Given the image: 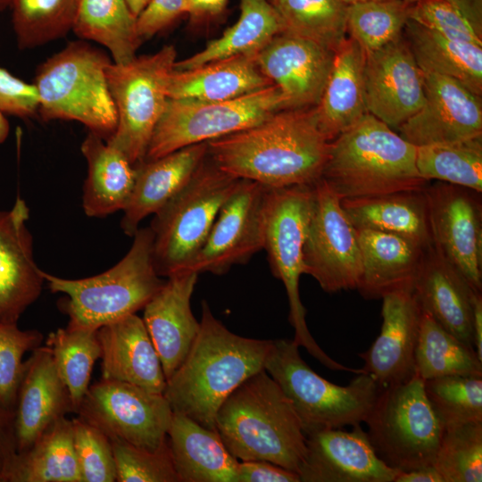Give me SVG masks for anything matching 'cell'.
Instances as JSON below:
<instances>
[{"mask_svg":"<svg viewBox=\"0 0 482 482\" xmlns=\"http://www.w3.org/2000/svg\"><path fill=\"white\" fill-rule=\"evenodd\" d=\"M229 0H188L187 13L195 19L220 13Z\"/></svg>","mask_w":482,"mask_h":482,"instance_id":"obj_54","label":"cell"},{"mask_svg":"<svg viewBox=\"0 0 482 482\" xmlns=\"http://www.w3.org/2000/svg\"><path fill=\"white\" fill-rule=\"evenodd\" d=\"M424 391L444 428L482 421V376L450 375L427 379Z\"/></svg>","mask_w":482,"mask_h":482,"instance_id":"obj_44","label":"cell"},{"mask_svg":"<svg viewBox=\"0 0 482 482\" xmlns=\"http://www.w3.org/2000/svg\"><path fill=\"white\" fill-rule=\"evenodd\" d=\"M364 100L367 112L398 129L425 101L424 76L402 37L365 54Z\"/></svg>","mask_w":482,"mask_h":482,"instance_id":"obj_18","label":"cell"},{"mask_svg":"<svg viewBox=\"0 0 482 482\" xmlns=\"http://www.w3.org/2000/svg\"><path fill=\"white\" fill-rule=\"evenodd\" d=\"M16 453L14 411L0 403V482H4V472Z\"/></svg>","mask_w":482,"mask_h":482,"instance_id":"obj_53","label":"cell"},{"mask_svg":"<svg viewBox=\"0 0 482 482\" xmlns=\"http://www.w3.org/2000/svg\"><path fill=\"white\" fill-rule=\"evenodd\" d=\"M473 340L474 349L482 361V294L475 293L473 297Z\"/></svg>","mask_w":482,"mask_h":482,"instance_id":"obj_57","label":"cell"},{"mask_svg":"<svg viewBox=\"0 0 482 482\" xmlns=\"http://www.w3.org/2000/svg\"><path fill=\"white\" fill-rule=\"evenodd\" d=\"M207 142L195 144L135 165V182L120 228L129 237L140 222L155 214L189 181L207 155Z\"/></svg>","mask_w":482,"mask_h":482,"instance_id":"obj_27","label":"cell"},{"mask_svg":"<svg viewBox=\"0 0 482 482\" xmlns=\"http://www.w3.org/2000/svg\"><path fill=\"white\" fill-rule=\"evenodd\" d=\"M455 5L464 16L482 32L481 0H447Z\"/></svg>","mask_w":482,"mask_h":482,"instance_id":"obj_56","label":"cell"},{"mask_svg":"<svg viewBox=\"0 0 482 482\" xmlns=\"http://www.w3.org/2000/svg\"><path fill=\"white\" fill-rule=\"evenodd\" d=\"M273 85L260 71L255 56L234 55L186 71H173L167 81L169 99L224 101Z\"/></svg>","mask_w":482,"mask_h":482,"instance_id":"obj_31","label":"cell"},{"mask_svg":"<svg viewBox=\"0 0 482 482\" xmlns=\"http://www.w3.org/2000/svg\"><path fill=\"white\" fill-rule=\"evenodd\" d=\"M333 58L330 49L286 32L277 35L255 55L260 71L286 97L287 109L318 104Z\"/></svg>","mask_w":482,"mask_h":482,"instance_id":"obj_20","label":"cell"},{"mask_svg":"<svg viewBox=\"0 0 482 482\" xmlns=\"http://www.w3.org/2000/svg\"><path fill=\"white\" fill-rule=\"evenodd\" d=\"M75 412L70 392L49 348L39 346L25 362L14 408L17 453L29 449L55 420Z\"/></svg>","mask_w":482,"mask_h":482,"instance_id":"obj_24","label":"cell"},{"mask_svg":"<svg viewBox=\"0 0 482 482\" xmlns=\"http://www.w3.org/2000/svg\"><path fill=\"white\" fill-rule=\"evenodd\" d=\"M416 148L367 112L330 142L321 179L340 199L422 190Z\"/></svg>","mask_w":482,"mask_h":482,"instance_id":"obj_4","label":"cell"},{"mask_svg":"<svg viewBox=\"0 0 482 482\" xmlns=\"http://www.w3.org/2000/svg\"><path fill=\"white\" fill-rule=\"evenodd\" d=\"M112 62L102 49L86 40L71 42L46 60L33 82L40 119L76 120L107 140L117 126L106 77Z\"/></svg>","mask_w":482,"mask_h":482,"instance_id":"obj_6","label":"cell"},{"mask_svg":"<svg viewBox=\"0 0 482 482\" xmlns=\"http://www.w3.org/2000/svg\"><path fill=\"white\" fill-rule=\"evenodd\" d=\"M364 422L374 452L389 468L407 472L434 465L444 428L417 374L381 388Z\"/></svg>","mask_w":482,"mask_h":482,"instance_id":"obj_10","label":"cell"},{"mask_svg":"<svg viewBox=\"0 0 482 482\" xmlns=\"http://www.w3.org/2000/svg\"><path fill=\"white\" fill-rule=\"evenodd\" d=\"M195 272L167 278L144 307L143 320L169 379L187 355L200 329L191 310V297L198 278Z\"/></svg>","mask_w":482,"mask_h":482,"instance_id":"obj_23","label":"cell"},{"mask_svg":"<svg viewBox=\"0 0 482 482\" xmlns=\"http://www.w3.org/2000/svg\"><path fill=\"white\" fill-rule=\"evenodd\" d=\"M187 4L188 0H150L137 18V33L141 43L187 13Z\"/></svg>","mask_w":482,"mask_h":482,"instance_id":"obj_51","label":"cell"},{"mask_svg":"<svg viewBox=\"0 0 482 482\" xmlns=\"http://www.w3.org/2000/svg\"><path fill=\"white\" fill-rule=\"evenodd\" d=\"M43 335L22 330L17 323H0V403L14 411L25 362L23 355L41 345Z\"/></svg>","mask_w":482,"mask_h":482,"instance_id":"obj_47","label":"cell"},{"mask_svg":"<svg viewBox=\"0 0 482 482\" xmlns=\"http://www.w3.org/2000/svg\"><path fill=\"white\" fill-rule=\"evenodd\" d=\"M10 131V124L4 113L0 110V144L7 138Z\"/></svg>","mask_w":482,"mask_h":482,"instance_id":"obj_59","label":"cell"},{"mask_svg":"<svg viewBox=\"0 0 482 482\" xmlns=\"http://www.w3.org/2000/svg\"><path fill=\"white\" fill-rule=\"evenodd\" d=\"M404 30L421 71L453 78L481 96L482 46L445 37L410 19Z\"/></svg>","mask_w":482,"mask_h":482,"instance_id":"obj_36","label":"cell"},{"mask_svg":"<svg viewBox=\"0 0 482 482\" xmlns=\"http://www.w3.org/2000/svg\"><path fill=\"white\" fill-rule=\"evenodd\" d=\"M475 293L479 292L433 245L426 250L413 285L416 300L423 312L472 347Z\"/></svg>","mask_w":482,"mask_h":482,"instance_id":"obj_26","label":"cell"},{"mask_svg":"<svg viewBox=\"0 0 482 482\" xmlns=\"http://www.w3.org/2000/svg\"><path fill=\"white\" fill-rule=\"evenodd\" d=\"M132 14L137 18L150 0H126Z\"/></svg>","mask_w":482,"mask_h":482,"instance_id":"obj_58","label":"cell"},{"mask_svg":"<svg viewBox=\"0 0 482 482\" xmlns=\"http://www.w3.org/2000/svg\"><path fill=\"white\" fill-rule=\"evenodd\" d=\"M276 0H272V2H275Z\"/></svg>","mask_w":482,"mask_h":482,"instance_id":"obj_63","label":"cell"},{"mask_svg":"<svg viewBox=\"0 0 482 482\" xmlns=\"http://www.w3.org/2000/svg\"><path fill=\"white\" fill-rule=\"evenodd\" d=\"M97 330L67 325L49 334V348L58 373L66 385L75 413L89 388L94 364L101 357Z\"/></svg>","mask_w":482,"mask_h":482,"instance_id":"obj_41","label":"cell"},{"mask_svg":"<svg viewBox=\"0 0 482 482\" xmlns=\"http://www.w3.org/2000/svg\"><path fill=\"white\" fill-rule=\"evenodd\" d=\"M167 437L179 482H238L239 461L216 430L173 412Z\"/></svg>","mask_w":482,"mask_h":482,"instance_id":"obj_29","label":"cell"},{"mask_svg":"<svg viewBox=\"0 0 482 482\" xmlns=\"http://www.w3.org/2000/svg\"><path fill=\"white\" fill-rule=\"evenodd\" d=\"M433 466L444 482H481L482 421L444 428Z\"/></svg>","mask_w":482,"mask_h":482,"instance_id":"obj_45","label":"cell"},{"mask_svg":"<svg viewBox=\"0 0 482 482\" xmlns=\"http://www.w3.org/2000/svg\"><path fill=\"white\" fill-rule=\"evenodd\" d=\"M289 339L271 340L264 370L291 403L304 435L364 422L382 387L366 373L345 386L318 375Z\"/></svg>","mask_w":482,"mask_h":482,"instance_id":"obj_7","label":"cell"},{"mask_svg":"<svg viewBox=\"0 0 482 482\" xmlns=\"http://www.w3.org/2000/svg\"><path fill=\"white\" fill-rule=\"evenodd\" d=\"M72 31L104 46L116 63L135 58L141 45L137 18L126 0H79Z\"/></svg>","mask_w":482,"mask_h":482,"instance_id":"obj_37","label":"cell"},{"mask_svg":"<svg viewBox=\"0 0 482 482\" xmlns=\"http://www.w3.org/2000/svg\"><path fill=\"white\" fill-rule=\"evenodd\" d=\"M314 202L313 185L266 188L263 213V249L273 276L286 289L289 303V322L295 329L294 341L325 367L336 371L358 374L360 369L345 366L329 357L309 331L299 291L303 274V246Z\"/></svg>","mask_w":482,"mask_h":482,"instance_id":"obj_9","label":"cell"},{"mask_svg":"<svg viewBox=\"0 0 482 482\" xmlns=\"http://www.w3.org/2000/svg\"><path fill=\"white\" fill-rule=\"evenodd\" d=\"M362 275L357 290L365 299H381L394 291L413 290L428 248L392 233L357 229Z\"/></svg>","mask_w":482,"mask_h":482,"instance_id":"obj_28","label":"cell"},{"mask_svg":"<svg viewBox=\"0 0 482 482\" xmlns=\"http://www.w3.org/2000/svg\"><path fill=\"white\" fill-rule=\"evenodd\" d=\"M18 0H0V12L6 11L13 6Z\"/></svg>","mask_w":482,"mask_h":482,"instance_id":"obj_60","label":"cell"},{"mask_svg":"<svg viewBox=\"0 0 482 482\" xmlns=\"http://www.w3.org/2000/svg\"><path fill=\"white\" fill-rule=\"evenodd\" d=\"M415 374L423 380L450 375L482 376L474 347L445 330L422 312L414 354Z\"/></svg>","mask_w":482,"mask_h":482,"instance_id":"obj_38","label":"cell"},{"mask_svg":"<svg viewBox=\"0 0 482 482\" xmlns=\"http://www.w3.org/2000/svg\"><path fill=\"white\" fill-rule=\"evenodd\" d=\"M118 482H179L168 437L155 450L110 439Z\"/></svg>","mask_w":482,"mask_h":482,"instance_id":"obj_46","label":"cell"},{"mask_svg":"<svg viewBox=\"0 0 482 482\" xmlns=\"http://www.w3.org/2000/svg\"><path fill=\"white\" fill-rule=\"evenodd\" d=\"M284 109L286 97L275 85L224 101L168 98L143 161L236 133Z\"/></svg>","mask_w":482,"mask_h":482,"instance_id":"obj_12","label":"cell"},{"mask_svg":"<svg viewBox=\"0 0 482 482\" xmlns=\"http://www.w3.org/2000/svg\"><path fill=\"white\" fill-rule=\"evenodd\" d=\"M3 478L4 482H82L72 421L58 419L29 449L16 453Z\"/></svg>","mask_w":482,"mask_h":482,"instance_id":"obj_34","label":"cell"},{"mask_svg":"<svg viewBox=\"0 0 482 482\" xmlns=\"http://www.w3.org/2000/svg\"><path fill=\"white\" fill-rule=\"evenodd\" d=\"M381 299L380 333L370 348L358 355L364 362L363 371L383 388L415 375L414 354L422 311L413 290L394 291Z\"/></svg>","mask_w":482,"mask_h":482,"instance_id":"obj_22","label":"cell"},{"mask_svg":"<svg viewBox=\"0 0 482 482\" xmlns=\"http://www.w3.org/2000/svg\"><path fill=\"white\" fill-rule=\"evenodd\" d=\"M207 145L208 156L220 170L271 189L319 181L330 141L318 126L313 106L278 111Z\"/></svg>","mask_w":482,"mask_h":482,"instance_id":"obj_1","label":"cell"},{"mask_svg":"<svg viewBox=\"0 0 482 482\" xmlns=\"http://www.w3.org/2000/svg\"><path fill=\"white\" fill-rule=\"evenodd\" d=\"M240 179L220 170L207 154L187 185L154 214L150 229L160 277L181 273L195 258Z\"/></svg>","mask_w":482,"mask_h":482,"instance_id":"obj_8","label":"cell"},{"mask_svg":"<svg viewBox=\"0 0 482 482\" xmlns=\"http://www.w3.org/2000/svg\"><path fill=\"white\" fill-rule=\"evenodd\" d=\"M76 413L110 439L148 450L166 439L173 415L163 394L102 378L89 386Z\"/></svg>","mask_w":482,"mask_h":482,"instance_id":"obj_13","label":"cell"},{"mask_svg":"<svg viewBox=\"0 0 482 482\" xmlns=\"http://www.w3.org/2000/svg\"><path fill=\"white\" fill-rule=\"evenodd\" d=\"M394 482H444V479L434 466H428L407 472H398Z\"/></svg>","mask_w":482,"mask_h":482,"instance_id":"obj_55","label":"cell"},{"mask_svg":"<svg viewBox=\"0 0 482 482\" xmlns=\"http://www.w3.org/2000/svg\"><path fill=\"white\" fill-rule=\"evenodd\" d=\"M433 246L482 291L481 193L442 181L425 187Z\"/></svg>","mask_w":482,"mask_h":482,"instance_id":"obj_15","label":"cell"},{"mask_svg":"<svg viewBox=\"0 0 482 482\" xmlns=\"http://www.w3.org/2000/svg\"><path fill=\"white\" fill-rule=\"evenodd\" d=\"M133 237L126 255L101 274L69 279L42 271L49 289L66 295L59 306L69 326L97 330L144 309L163 286L154 264L150 227L138 229Z\"/></svg>","mask_w":482,"mask_h":482,"instance_id":"obj_5","label":"cell"},{"mask_svg":"<svg viewBox=\"0 0 482 482\" xmlns=\"http://www.w3.org/2000/svg\"><path fill=\"white\" fill-rule=\"evenodd\" d=\"M71 421L82 482L116 481V466L110 438L79 416Z\"/></svg>","mask_w":482,"mask_h":482,"instance_id":"obj_48","label":"cell"},{"mask_svg":"<svg viewBox=\"0 0 482 482\" xmlns=\"http://www.w3.org/2000/svg\"><path fill=\"white\" fill-rule=\"evenodd\" d=\"M416 168L426 180L436 179L482 192V137L417 146Z\"/></svg>","mask_w":482,"mask_h":482,"instance_id":"obj_40","label":"cell"},{"mask_svg":"<svg viewBox=\"0 0 482 482\" xmlns=\"http://www.w3.org/2000/svg\"><path fill=\"white\" fill-rule=\"evenodd\" d=\"M305 437L300 482H394L398 473L377 456L361 424L351 431L324 429Z\"/></svg>","mask_w":482,"mask_h":482,"instance_id":"obj_19","label":"cell"},{"mask_svg":"<svg viewBox=\"0 0 482 482\" xmlns=\"http://www.w3.org/2000/svg\"><path fill=\"white\" fill-rule=\"evenodd\" d=\"M314 202L303 246V274L327 293L356 289L362 275L357 229L341 199L320 179L313 185Z\"/></svg>","mask_w":482,"mask_h":482,"instance_id":"obj_14","label":"cell"},{"mask_svg":"<svg viewBox=\"0 0 482 482\" xmlns=\"http://www.w3.org/2000/svg\"><path fill=\"white\" fill-rule=\"evenodd\" d=\"M177 61L176 48L136 56L107 67L109 90L117 113L114 133L106 142L120 150L132 164L142 162L168 100L166 87Z\"/></svg>","mask_w":482,"mask_h":482,"instance_id":"obj_11","label":"cell"},{"mask_svg":"<svg viewBox=\"0 0 482 482\" xmlns=\"http://www.w3.org/2000/svg\"><path fill=\"white\" fill-rule=\"evenodd\" d=\"M409 19L445 37L482 46V32L447 0H418L410 4Z\"/></svg>","mask_w":482,"mask_h":482,"instance_id":"obj_49","label":"cell"},{"mask_svg":"<svg viewBox=\"0 0 482 482\" xmlns=\"http://www.w3.org/2000/svg\"><path fill=\"white\" fill-rule=\"evenodd\" d=\"M272 4L280 17L282 32L333 52L346 38L348 4L343 0H276Z\"/></svg>","mask_w":482,"mask_h":482,"instance_id":"obj_39","label":"cell"},{"mask_svg":"<svg viewBox=\"0 0 482 482\" xmlns=\"http://www.w3.org/2000/svg\"><path fill=\"white\" fill-rule=\"evenodd\" d=\"M271 340L229 330L202 302L199 332L183 362L167 379L163 395L173 412L216 430V413L245 380L264 369Z\"/></svg>","mask_w":482,"mask_h":482,"instance_id":"obj_2","label":"cell"},{"mask_svg":"<svg viewBox=\"0 0 482 482\" xmlns=\"http://www.w3.org/2000/svg\"><path fill=\"white\" fill-rule=\"evenodd\" d=\"M346 4H355V3H361V2H365V1H370V0H343Z\"/></svg>","mask_w":482,"mask_h":482,"instance_id":"obj_61","label":"cell"},{"mask_svg":"<svg viewBox=\"0 0 482 482\" xmlns=\"http://www.w3.org/2000/svg\"><path fill=\"white\" fill-rule=\"evenodd\" d=\"M410 4L403 0H370L349 4L347 33L365 54L402 37Z\"/></svg>","mask_w":482,"mask_h":482,"instance_id":"obj_43","label":"cell"},{"mask_svg":"<svg viewBox=\"0 0 482 482\" xmlns=\"http://www.w3.org/2000/svg\"><path fill=\"white\" fill-rule=\"evenodd\" d=\"M215 428L238 461H267L298 474L306 437L291 403L264 369L225 399Z\"/></svg>","mask_w":482,"mask_h":482,"instance_id":"obj_3","label":"cell"},{"mask_svg":"<svg viewBox=\"0 0 482 482\" xmlns=\"http://www.w3.org/2000/svg\"><path fill=\"white\" fill-rule=\"evenodd\" d=\"M422 72L424 104L398 134L415 146L482 137L481 96L453 78Z\"/></svg>","mask_w":482,"mask_h":482,"instance_id":"obj_17","label":"cell"},{"mask_svg":"<svg viewBox=\"0 0 482 482\" xmlns=\"http://www.w3.org/2000/svg\"><path fill=\"white\" fill-rule=\"evenodd\" d=\"M29 219V209L20 196L11 209L0 210V323H18L45 282L34 260Z\"/></svg>","mask_w":482,"mask_h":482,"instance_id":"obj_21","label":"cell"},{"mask_svg":"<svg viewBox=\"0 0 482 482\" xmlns=\"http://www.w3.org/2000/svg\"><path fill=\"white\" fill-rule=\"evenodd\" d=\"M403 1L408 4H411L415 3L418 0H403Z\"/></svg>","mask_w":482,"mask_h":482,"instance_id":"obj_62","label":"cell"},{"mask_svg":"<svg viewBox=\"0 0 482 482\" xmlns=\"http://www.w3.org/2000/svg\"><path fill=\"white\" fill-rule=\"evenodd\" d=\"M38 94L26 82L0 67V110L4 114L29 119L37 115Z\"/></svg>","mask_w":482,"mask_h":482,"instance_id":"obj_50","label":"cell"},{"mask_svg":"<svg viewBox=\"0 0 482 482\" xmlns=\"http://www.w3.org/2000/svg\"><path fill=\"white\" fill-rule=\"evenodd\" d=\"M102 378L123 381L163 394L166 378L144 320L136 313L102 326Z\"/></svg>","mask_w":482,"mask_h":482,"instance_id":"obj_25","label":"cell"},{"mask_svg":"<svg viewBox=\"0 0 482 482\" xmlns=\"http://www.w3.org/2000/svg\"><path fill=\"white\" fill-rule=\"evenodd\" d=\"M79 0H18L12 24L20 49L41 46L72 30Z\"/></svg>","mask_w":482,"mask_h":482,"instance_id":"obj_42","label":"cell"},{"mask_svg":"<svg viewBox=\"0 0 482 482\" xmlns=\"http://www.w3.org/2000/svg\"><path fill=\"white\" fill-rule=\"evenodd\" d=\"M364 52L351 37H346L334 52L331 71L314 106L318 126L330 142L368 112L364 100Z\"/></svg>","mask_w":482,"mask_h":482,"instance_id":"obj_30","label":"cell"},{"mask_svg":"<svg viewBox=\"0 0 482 482\" xmlns=\"http://www.w3.org/2000/svg\"><path fill=\"white\" fill-rule=\"evenodd\" d=\"M283 31L280 17L268 0H240V15L221 37L184 60L176 61L175 71H186L234 55L255 56Z\"/></svg>","mask_w":482,"mask_h":482,"instance_id":"obj_35","label":"cell"},{"mask_svg":"<svg viewBox=\"0 0 482 482\" xmlns=\"http://www.w3.org/2000/svg\"><path fill=\"white\" fill-rule=\"evenodd\" d=\"M87 175L82 208L88 217L103 218L126 207L135 182V165L105 139L88 131L81 144Z\"/></svg>","mask_w":482,"mask_h":482,"instance_id":"obj_33","label":"cell"},{"mask_svg":"<svg viewBox=\"0 0 482 482\" xmlns=\"http://www.w3.org/2000/svg\"><path fill=\"white\" fill-rule=\"evenodd\" d=\"M356 229H372L410 238L426 248L433 245L425 188L341 199Z\"/></svg>","mask_w":482,"mask_h":482,"instance_id":"obj_32","label":"cell"},{"mask_svg":"<svg viewBox=\"0 0 482 482\" xmlns=\"http://www.w3.org/2000/svg\"><path fill=\"white\" fill-rule=\"evenodd\" d=\"M238 482H300L296 472L267 461H240Z\"/></svg>","mask_w":482,"mask_h":482,"instance_id":"obj_52","label":"cell"},{"mask_svg":"<svg viewBox=\"0 0 482 482\" xmlns=\"http://www.w3.org/2000/svg\"><path fill=\"white\" fill-rule=\"evenodd\" d=\"M265 195L263 186L241 179L221 206L204 244L182 272L221 275L263 249Z\"/></svg>","mask_w":482,"mask_h":482,"instance_id":"obj_16","label":"cell"}]
</instances>
